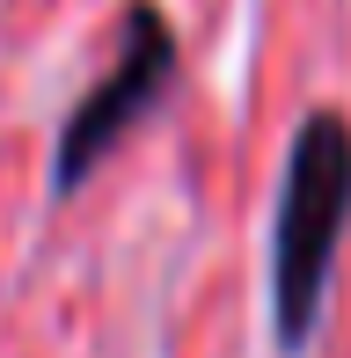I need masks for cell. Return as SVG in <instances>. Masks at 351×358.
Segmentation results:
<instances>
[{
	"label": "cell",
	"mask_w": 351,
	"mask_h": 358,
	"mask_svg": "<svg viewBox=\"0 0 351 358\" xmlns=\"http://www.w3.org/2000/svg\"><path fill=\"white\" fill-rule=\"evenodd\" d=\"M344 220H351V124L337 110H315L293 132V154H285L278 234H271V307H278L285 351H300L315 336Z\"/></svg>",
	"instance_id": "1"
},
{
	"label": "cell",
	"mask_w": 351,
	"mask_h": 358,
	"mask_svg": "<svg viewBox=\"0 0 351 358\" xmlns=\"http://www.w3.org/2000/svg\"><path fill=\"white\" fill-rule=\"evenodd\" d=\"M169 73H176V29L162 22V8H154V0H132V8H124L117 66H110V73L81 95V103H73L66 132H59V154H52V190H59V198H66V190H81L88 169L154 110V95L169 88Z\"/></svg>",
	"instance_id": "2"
}]
</instances>
